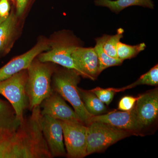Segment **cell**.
I'll use <instances>...</instances> for the list:
<instances>
[{
    "mask_svg": "<svg viewBox=\"0 0 158 158\" xmlns=\"http://www.w3.org/2000/svg\"><path fill=\"white\" fill-rule=\"evenodd\" d=\"M45 148L40 121L34 114L0 125V158H40Z\"/></svg>",
    "mask_w": 158,
    "mask_h": 158,
    "instance_id": "cell-1",
    "label": "cell"
},
{
    "mask_svg": "<svg viewBox=\"0 0 158 158\" xmlns=\"http://www.w3.org/2000/svg\"><path fill=\"white\" fill-rule=\"evenodd\" d=\"M53 64L40 62L36 58L27 68L26 90L28 99V108L31 111L40 106L53 91L52 77L56 70Z\"/></svg>",
    "mask_w": 158,
    "mask_h": 158,
    "instance_id": "cell-2",
    "label": "cell"
},
{
    "mask_svg": "<svg viewBox=\"0 0 158 158\" xmlns=\"http://www.w3.org/2000/svg\"><path fill=\"white\" fill-rule=\"evenodd\" d=\"M80 76L73 69L65 68L56 69L52 77V88L53 91L59 94L72 106L83 123L88 126L93 115L85 108L79 94L77 85Z\"/></svg>",
    "mask_w": 158,
    "mask_h": 158,
    "instance_id": "cell-3",
    "label": "cell"
},
{
    "mask_svg": "<svg viewBox=\"0 0 158 158\" xmlns=\"http://www.w3.org/2000/svg\"><path fill=\"white\" fill-rule=\"evenodd\" d=\"M27 78V69H26L0 81V94L10 103L15 112L16 118L19 120L24 118L25 110L28 108L26 90Z\"/></svg>",
    "mask_w": 158,
    "mask_h": 158,
    "instance_id": "cell-4",
    "label": "cell"
},
{
    "mask_svg": "<svg viewBox=\"0 0 158 158\" xmlns=\"http://www.w3.org/2000/svg\"><path fill=\"white\" fill-rule=\"evenodd\" d=\"M129 135L126 130L103 123L92 122L87 126V156L106 149Z\"/></svg>",
    "mask_w": 158,
    "mask_h": 158,
    "instance_id": "cell-5",
    "label": "cell"
},
{
    "mask_svg": "<svg viewBox=\"0 0 158 158\" xmlns=\"http://www.w3.org/2000/svg\"><path fill=\"white\" fill-rule=\"evenodd\" d=\"M51 48L37 56V59L43 62H49L73 69L83 76L73 58V52L77 47L75 40L65 34L60 35L55 41L50 42Z\"/></svg>",
    "mask_w": 158,
    "mask_h": 158,
    "instance_id": "cell-6",
    "label": "cell"
},
{
    "mask_svg": "<svg viewBox=\"0 0 158 158\" xmlns=\"http://www.w3.org/2000/svg\"><path fill=\"white\" fill-rule=\"evenodd\" d=\"M66 156L81 158L87 156V126L84 124L61 121Z\"/></svg>",
    "mask_w": 158,
    "mask_h": 158,
    "instance_id": "cell-7",
    "label": "cell"
},
{
    "mask_svg": "<svg viewBox=\"0 0 158 158\" xmlns=\"http://www.w3.org/2000/svg\"><path fill=\"white\" fill-rule=\"evenodd\" d=\"M40 106L42 116H48L61 121L85 124L75 111L66 104L65 99L55 91H53Z\"/></svg>",
    "mask_w": 158,
    "mask_h": 158,
    "instance_id": "cell-8",
    "label": "cell"
},
{
    "mask_svg": "<svg viewBox=\"0 0 158 158\" xmlns=\"http://www.w3.org/2000/svg\"><path fill=\"white\" fill-rule=\"evenodd\" d=\"M41 129L52 158L66 156L60 120L48 116H42Z\"/></svg>",
    "mask_w": 158,
    "mask_h": 158,
    "instance_id": "cell-9",
    "label": "cell"
},
{
    "mask_svg": "<svg viewBox=\"0 0 158 158\" xmlns=\"http://www.w3.org/2000/svg\"><path fill=\"white\" fill-rule=\"evenodd\" d=\"M50 48V42L40 41L25 53L12 59L0 68V81L9 78L21 71L27 69L32 61L38 55Z\"/></svg>",
    "mask_w": 158,
    "mask_h": 158,
    "instance_id": "cell-10",
    "label": "cell"
},
{
    "mask_svg": "<svg viewBox=\"0 0 158 158\" xmlns=\"http://www.w3.org/2000/svg\"><path fill=\"white\" fill-rule=\"evenodd\" d=\"M134 110L142 128L151 124L158 115V90L156 89L138 97Z\"/></svg>",
    "mask_w": 158,
    "mask_h": 158,
    "instance_id": "cell-11",
    "label": "cell"
},
{
    "mask_svg": "<svg viewBox=\"0 0 158 158\" xmlns=\"http://www.w3.org/2000/svg\"><path fill=\"white\" fill-rule=\"evenodd\" d=\"M92 122L103 123L127 131L143 128L137 119L134 107L129 111L112 112L104 115L93 116L90 118V123Z\"/></svg>",
    "mask_w": 158,
    "mask_h": 158,
    "instance_id": "cell-12",
    "label": "cell"
},
{
    "mask_svg": "<svg viewBox=\"0 0 158 158\" xmlns=\"http://www.w3.org/2000/svg\"><path fill=\"white\" fill-rule=\"evenodd\" d=\"M72 56L83 77L94 80L100 74L98 58L94 48L77 47Z\"/></svg>",
    "mask_w": 158,
    "mask_h": 158,
    "instance_id": "cell-13",
    "label": "cell"
},
{
    "mask_svg": "<svg viewBox=\"0 0 158 158\" xmlns=\"http://www.w3.org/2000/svg\"><path fill=\"white\" fill-rule=\"evenodd\" d=\"M18 17L12 11L8 18L0 23V56L9 52L12 46L17 29Z\"/></svg>",
    "mask_w": 158,
    "mask_h": 158,
    "instance_id": "cell-14",
    "label": "cell"
},
{
    "mask_svg": "<svg viewBox=\"0 0 158 158\" xmlns=\"http://www.w3.org/2000/svg\"><path fill=\"white\" fill-rule=\"evenodd\" d=\"M95 5L109 8L116 13L131 6H141L153 9L154 5L152 0H95Z\"/></svg>",
    "mask_w": 158,
    "mask_h": 158,
    "instance_id": "cell-15",
    "label": "cell"
},
{
    "mask_svg": "<svg viewBox=\"0 0 158 158\" xmlns=\"http://www.w3.org/2000/svg\"><path fill=\"white\" fill-rule=\"evenodd\" d=\"M81 98L88 112L93 116L101 115L106 112L104 103L91 90H85L78 88Z\"/></svg>",
    "mask_w": 158,
    "mask_h": 158,
    "instance_id": "cell-16",
    "label": "cell"
},
{
    "mask_svg": "<svg viewBox=\"0 0 158 158\" xmlns=\"http://www.w3.org/2000/svg\"><path fill=\"white\" fill-rule=\"evenodd\" d=\"M124 31L123 29H118L115 35H105L96 39V42L100 44L103 50L107 55L114 58H118L117 56V44L120 39L123 37Z\"/></svg>",
    "mask_w": 158,
    "mask_h": 158,
    "instance_id": "cell-17",
    "label": "cell"
},
{
    "mask_svg": "<svg viewBox=\"0 0 158 158\" xmlns=\"http://www.w3.org/2000/svg\"><path fill=\"white\" fill-rule=\"evenodd\" d=\"M146 46L144 43L136 45H130L119 41L116 49L117 57L122 61L133 58L144 50Z\"/></svg>",
    "mask_w": 158,
    "mask_h": 158,
    "instance_id": "cell-18",
    "label": "cell"
},
{
    "mask_svg": "<svg viewBox=\"0 0 158 158\" xmlns=\"http://www.w3.org/2000/svg\"><path fill=\"white\" fill-rule=\"evenodd\" d=\"M96 51L98 60L99 72L100 73L103 70L111 66L121 65L123 61L118 58H114L107 55L103 50L101 45L96 42L94 47Z\"/></svg>",
    "mask_w": 158,
    "mask_h": 158,
    "instance_id": "cell-19",
    "label": "cell"
},
{
    "mask_svg": "<svg viewBox=\"0 0 158 158\" xmlns=\"http://www.w3.org/2000/svg\"><path fill=\"white\" fill-rule=\"evenodd\" d=\"M158 84V65H155L147 73L141 76L137 81L131 85H129L122 90H126L129 88H132L137 85H148L156 86Z\"/></svg>",
    "mask_w": 158,
    "mask_h": 158,
    "instance_id": "cell-20",
    "label": "cell"
},
{
    "mask_svg": "<svg viewBox=\"0 0 158 158\" xmlns=\"http://www.w3.org/2000/svg\"><path fill=\"white\" fill-rule=\"evenodd\" d=\"M17 119L15 112L9 102L0 99V125H8Z\"/></svg>",
    "mask_w": 158,
    "mask_h": 158,
    "instance_id": "cell-21",
    "label": "cell"
},
{
    "mask_svg": "<svg viewBox=\"0 0 158 158\" xmlns=\"http://www.w3.org/2000/svg\"><path fill=\"white\" fill-rule=\"evenodd\" d=\"M103 103L109 105L113 101L115 92L112 88L102 89L96 88L91 90Z\"/></svg>",
    "mask_w": 158,
    "mask_h": 158,
    "instance_id": "cell-22",
    "label": "cell"
},
{
    "mask_svg": "<svg viewBox=\"0 0 158 158\" xmlns=\"http://www.w3.org/2000/svg\"><path fill=\"white\" fill-rule=\"evenodd\" d=\"M138 97L125 96L120 100L118 105V110L123 111L131 110L135 106Z\"/></svg>",
    "mask_w": 158,
    "mask_h": 158,
    "instance_id": "cell-23",
    "label": "cell"
},
{
    "mask_svg": "<svg viewBox=\"0 0 158 158\" xmlns=\"http://www.w3.org/2000/svg\"><path fill=\"white\" fill-rule=\"evenodd\" d=\"M9 0H0V23L6 20L10 14Z\"/></svg>",
    "mask_w": 158,
    "mask_h": 158,
    "instance_id": "cell-24",
    "label": "cell"
},
{
    "mask_svg": "<svg viewBox=\"0 0 158 158\" xmlns=\"http://www.w3.org/2000/svg\"><path fill=\"white\" fill-rule=\"evenodd\" d=\"M31 0H16L15 14L18 17H20L24 13Z\"/></svg>",
    "mask_w": 158,
    "mask_h": 158,
    "instance_id": "cell-25",
    "label": "cell"
},
{
    "mask_svg": "<svg viewBox=\"0 0 158 158\" xmlns=\"http://www.w3.org/2000/svg\"><path fill=\"white\" fill-rule=\"evenodd\" d=\"M10 1H12L14 3H15V2H16V0H10Z\"/></svg>",
    "mask_w": 158,
    "mask_h": 158,
    "instance_id": "cell-26",
    "label": "cell"
}]
</instances>
